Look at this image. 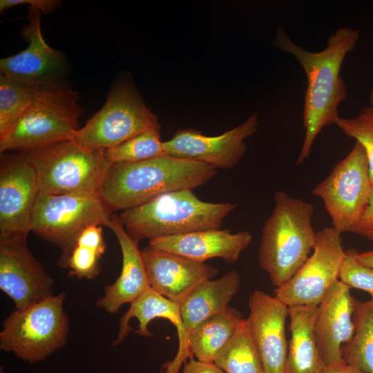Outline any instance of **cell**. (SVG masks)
I'll return each instance as SVG.
<instances>
[{"instance_id":"7c38bea8","label":"cell","mask_w":373,"mask_h":373,"mask_svg":"<svg viewBox=\"0 0 373 373\" xmlns=\"http://www.w3.org/2000/svg\"><path fill=\"white\" fill-rule=\"evenodd\" d=\"M27 237L0 233V289L15 309L53 296L54 280L30 251Z\"/></svg>"},{"instance_id":"e575fe53","label":"cell","mask_w":373,"mask_h":373,"mask_svg":"<svg viewBox=\"0 0 373 373\" xmlns=\"http://www.w3.org/2000/svg\"><path fill=\"white\" fill-rule=\"evenodd\" d=\"M356 257L363 265L373 268V250L361 253L357 251Z\"/></svg>"},{"instance_id":"d6a6232c","label":"cell","mask_w":373,"mask_h":373,"mask_svg":"<svg viewBox=\"0 0 373 373\" xmlns=\"http://www.w3.org/2000/svg\"><path fill=\"white\" fill-rule=\"evenodd\" d=\"M182 373H224L213 363H205L191 356L184 363Z\"/></svg>"},{"instance_id":"f1b7e54d","label":"cell","mask_w":373,"mask_h":373,"mask_svg":"<svg viewBox=\"0 0 373 373\" xmlns=\"http://www.w3.org/2000/svg\"><path fill=\"white\" fill-rule=\"evenodd\" d=\"M335 124L347 137L354 139L364 149L373 186V107H363L358 115L352 118L339 117Z\"/></svg>"},{"instance_id":"ffe728a7","label":"cell","mask_w":373,"mask_h":373,"mask_svg":"<svg viewBox=\"0 0 373 373\" xmlns=\"http://www.w3.org/2000/svg\"><path fill=\"white\" fill-rule=\"evenodd\" d=\"M108 228L120 246L122 269L117 280L104 288V295L97 300L95 307L116 314L123 305L133 303L150 285L138 243L127 233L117 214L112 215Z\"/></svg>"},{"instance_id":"8992f818","label":"cell","mask_w":373,"mask_h":373,"mask_svg":"<svg viewBox=\"0 0 373 373\" xmlns=\"http://www.w3.org/2000/svg\"><path fill=\"white\" fill-rule=\"evenodd\" d=\"M23 153L35 169L38 192L48 194H99L111 165L104 151L72 139Z\"/></svg>"},{"instance_id":"1f68e13d","label":"cell","mask_w":373,"mask_h":373,"mask_svg":"<svg viewBox=\"0 0 373 373\" xmlns=\"http://www.w3.org/2000/svg\"><path fill=\"white\" fill-rule=\"evenodd\" d=\"M350 233L361 236L373 242V188L365 211Z\"/></svg>"},{"instance_id":"52a82bcc","label":"cell","mask_w":373,"mask_h":373,"mask_svg":"<svg viewBox=\"0 0 373 373\" xmlns=\"http://www.w3.org/2000/svg\"><path fill=\"white\" fill-rule=\"evenodd\" d=\"M112 215L99 194L38 193L32 207L30 229L60 249L57 265L66 268L82 231L92 225L108 228Z\"/></svg>"},{"instance_id":"7a4b0ae2","label":"cell","mask_w":373,"mask_h":373,"mask_svg":"<svg viewBox=\"0 0 373 373\" xmlns=\"http://www.w3.org/2000/svg\"><path fill=\"white\" fill-rule=\"evenodd\" d=\"M217 173V169L199 161L169 155L135 162L111 164L99 195L109 210H125L164 193L193 190Z\"/></svg>"},{"instance_id":"cb8c5ba5","label":"cell","mask_w":373,"mask_h":373,"mask_svg":"<svg viewBox=\"0 0 373 373\" xmlns=\"http://www.w3.org/2000/svg\"><path fill=\"white\" fill-rule=\"evenodd\" d=\"M354 333L342 347L343 361L366 373H373V300H356Z\"/></svg>"},{"instance_id":"30bf717a","label":"cell","mask_w":373,"mask_h":373,"mask_svg":"<svg viewBox=\"0 0 373 373\" xmlns=\"http://www.w3.org/2000/svg\"><path fill=\"white\" fill-rule=\"evenodd\" d=\"M372 188L365 150L355 142L348 155L334 166L312 193L322 200L332 227L342 234L350 233L361 218Z\"/></svg>"},{"instance_id":"2e32d148","label":"cell","mask_w":373,"mask_h":373,"mask_svg":"<svg viewBox=\"0 0 373 373\" xmlns=\"http://www.w3.org/2000/svg\"><path fill=\"white\" fill-rule=\"evenodd\" d=\"M248 305L246 325L260 356L265 373H285L288 343L285 322L288 307L276 296L254 290Z\"/></svg>"},{"instance_id":"9c48e42d","label":"cell","mask_w":373,"mask_h":373,"mask_svg":"<svg viewBox=\"0 0 373 373\" xmlns=\"http://www.w3.org/2000/svg\"><path fill=\"white\" fill-rule=\"evenodd\" d=\"M160 128L157 117L129 82L113 86L102 108L72 140L90 150L104 151L142 133Z\"/></svg>"},{"instance_id":"8fae6325","label":"cell","mask_w":373,"mask_h":373,"mask_svg":"<svg viewBox=\"0 0 373 373\" xmlns=\"http://www.w3.org/2000/svg\"><path fill=\"white\" fill-rule=\"evenodd\" d=\"M345 257L341 233L332 227L316 231L312 253L287 283L274 289L287 307L316 305L339 280Z\"/></svg>"},{"instance_id":"44dd1931","label":"cell","mask_w":373,"mask_h":373,"mask_svg":"<svg viewBox=\"0 0 373 373\" xmlns=\"http://www.w3.org/2000/svg\"><path fill=\"white\" fill-rule=\"evenodd\" d=\"M240 286V276L235 269L200 283L179 305L189 334L202 321L225 311Z\"/></svg>"},{"instance_id":"4dcf8cb0","label":"cell","mask_w":373,"mask_h":373,"mask_svg":"<svg viewBox=\"0 0 373 373\" xmlns=\"http://www.w3.org/2000/svg\"><path fill=\"white\" fill-rule=\"evenodd\" d=\"M21 4H28L30 6L39 9L45 14L52 12L61 5V1L57 0H1L0 12H3L5 10Z\"/></svg>"},{"instance_id":"5bb4252c","label":"cell","mask_w":373,"mask_h":373,"mask_svg":"<svg viewBox=\"0 0 373 373\" xmlns=\"http://www.w3.org/2000/svg\"><path fill=\"white\" fill-rule=\"evenodd\" d=\"M0 233L28 235L38 192L34 167L24 153H1Z\"/></svg>"},{"instance_id":"d6986e66","label":"cell","mask_w":373,"mask_h":373,"mask_svg":"<svg viewBox=\"0 0 373 373\" xmlns=\"http://www.w3.org/2000/svg\"><path fill=\"white\" fill-rule=\"evenodd\" d=\"M252 240L249 231L233 233L230 229H211L155 238L149 240V245L200 262L220 258L234 263Z\"/></svg>"},{"instance_id":"9a60e30c","label":"cell","mask_w":373,"mask_h":373,"mask_svg":"<svg viewBox=\"0 0 373 373\" xmlns=\"http://www.w3.org/2000/svg\"><path fill=\"white\" fill-rule=\"evenodd\" d=\"M42 12L28 8V23L21 34L28 47L12 56L0 59L1 75L35 85H50L64 82L61 75L66 67L63 54L50 47L41 30Z\"/></svg>"},{"instance_id":"7402d4cb","label":"cell","mask_w":373,"mask_h":373,"mask_svg":"<svg viewBox=\"0 0 373 373\" xmlns=\"http://www.w3.org/2000/svg\"><path fill=\"white\" fill-rule=\"evenodd\" d=\"M317 308L316 305L288 307L291 335L285 373H321L325 368L314 332Z\"/></svg>"},{"instance_id":"5b68a950","label":"cell","mask_w":373,"mask_h":373,"mask_svg":"<svg viewBox=\"0 0 373 373\" xmlns=\"http://www.w3.org/2000/svg\"><path fill=\"white\" fill-rule=\"evenodd\" d=\"M78 93L61 82L43 86L17 121L0 137L1 153H25L72 139L82 109Z\"/></svg>"},{"instance_id":"d590c367","label":"cell","mask_w":373,"mask_h":373,"mask_svg":"<svg viewBox=\"0 0 373 373\" xmlns=\"http://www.w3.org/2000/svg\"><path fill=\"white\" fill-rule=\"evenodd\" d=\"M369 102H370V106L373 107V87L369 95Z\"/></svg>"},{"instance_id":"d4e9b609","label":"cell","mask_w":373,"mask_h":373,"mask_svg":"<svg viewBox=\"0 0 373 373\" xmlns=\"http://www.w3.org/2000/svg\"><path fill=\"white\" fill-rule=\"evenodd\" d=\"M213 363L224 373H265L245 319L218 354Z\"/></svg>"},{"instance_id":"83f0119b","label":"cell","mask_w":373,"mask_h":373,"mask_svg":"<svg viewBox=\"0 0 373 373\" xmlns=\"http://www.w3.org/2000/svg\"><path fill=\"white\" fill-rule=\"evenodd\" d=\"M110 164L135 162L166 155L160 137V128L142 133L104 151Z\"/></svg>"},{"instance_id":"6da1fadb","label":"cell","mask_w":373,"mask_h":373,"mask_svg":"<svg viewBox=\"0 0 373 373\" xmlns=\"http://www.w3.org/2000/svg\"><path fill=\"white\" fill-rule=\"evenodd\" d=\"M358 30L343 26L327 39L321 51L311 52L296 44L283 28L276 30L274 46L292 55L307 77L303 123L305 137L296 164L302 165L310 155L316 137L326 126L339 118L338 108L347 97V89L341 76L345 57L356 47Z\"/></svg>"},{"instance_id":"4316f807","label":"cell","mask_w":373,"mask_h":373,"mask_svg":"<svg viewBox=\"0 0 373 373\" xmlns=\"http://www.w3.org/2000/svg\"><path fill=\"white\" fill-rule=\"evenodd\" d=\"M44 86L0 75V137L22 115Z\"/></svg>"},{"instance_id":"277c9868","label":"cell","mask_w":373,"mask_h":373,"mask_svg":"<svg viewBox=\"0 0 373 373\" xmlns=\"http://www.w3.org/2000/svg\"><path fill=\"white\" fill-rule=\"evenodd\" d=\"M236 208L230 202L202 201L186 189L162 194L117 216L129 236L139 243L144 239L220 229Z\"/></svg>"},{"instance_id":"ac0fdd59","label":"cell","mask_w":373,"mask_h":373,"mask_svg":"<svg viewBox=\"0 0 373 373\" xmlns=\"http://www.w3.org/2000/svg\"><path fill=\"white\" fill-rule=\"evenodd\" d=\"M355 303L350 288L338 280L318 305L314 332L325 366L344 362L342 347L354 333Z\"/></svg>"},{"instance_id":"603a6c76","label":"cell","mask_w":373,"mask_h":373,"mask_svg":"<svg viewBox=\"0 0 373 373\" xmlns=\"http://www.w3.org/2000/svg\"><path fill=\"white\" fill-rule=\"evenodd\" d=\"M244 321L240 312L231 307L202 321L189 334L191 355L200 361L213 363Z\"/></svg>"},{"instance_id":"ba28073f","label":"cell","mask_w":373,"mask_h":373,"mask_svg":"<svg viewBox=\"0 0 373 373\" xmlns=\"http://www.w3.org/2000/svg\"><path fill=\"white\" fill-rule=\"evenodd\" d=\"M65 299L61 292L12 312L1 325L0 349L34 363L64 347L70 329Z\"/></svg>"},{"instance_id":"4fadbf2b","label":"cell","mask_w":373,"mask_h":373,"mask_svg":"<svg viewBox=\"0 0 373 373\" xmlns=\"http://www.w3.org/2000/svg\"><path fill=\"white\" fill-rule=\"evenodd\" d=\"M258 126V115L254 113L236 127L217 136H207L193 128L179 129L170 140L163 142V146L166 155L199 161L216 169H231L247 151L245 140L257 131Z\"/></svg>"},{"instance_id":"484cf974","label":"cell","mask_w":373,"mask_h":373,"mask_svg":"<svg viewBox=\"0 0 373 373\" xmlns=\"http://www.w3.org/2000/svg\"><path fill=\"white\" fill-rule=\"evenodd\" d=\"M106 247L102 227H88L79 236L67 261L68 275L88 280L96 278L100 271L99 262Z\"/></svg>"},{"instance_id":"f546056e","label":"cell","mask_w":373,"mask_h":373,"mask_svg":"<svg viewBox=\"0 0 373 373\" xmlns=\"http://www.w3.org/2000/svg\"><path fill=\"white\" fill-rule=\"evenodd\" d=\"M357 251H345V257L341 269L339 280L349 288L368 293L373 300V268L361 263L356 257Z\"/></svg>"},{"instance_id":"836d02e7","label":"cell","mask_w":373,"mask_h":373,"mask_svg":"<svg viewBox=\"0 0 373 373\" xmlns=\"http://www.w3.org/2000/svg\"><path fill=\"white\" fill-rule=\"evenodd\" d=\"M321 373H366L363 370L346 363L345 361L325 367Z\"/></svg>"},{"instance_id":"e0dca14e","label":"cell","mask_w":373,"mask_h":373,"mask_svg":"<svg viewBox=\"0 0 373 373\" xmlns=\"http://www.w3.org/2000/svg\"><path fill=\"white\" fill-rule=\"evenodd\" d=\"M142 251L150 287L180 305L202 282L213 279L219 269L205 262L161 251L148 245Z\"/></svg>"},{"instance_id":"3957f363","label":"cell","mask_w":373,"mask_h":373,"mask_svg":"<svg viewBox=\"0 0 373 373\" xmlns=\"http://www.w3.org/2000/svg\"><path fill=\"white\" fill-rule=\"evenodd\" d=\"M274 209L264 223L258 261L276 287L290 280L305 262L316 240L314 206L283 191L276 192Z\"/></svg>"}]
</instances>
